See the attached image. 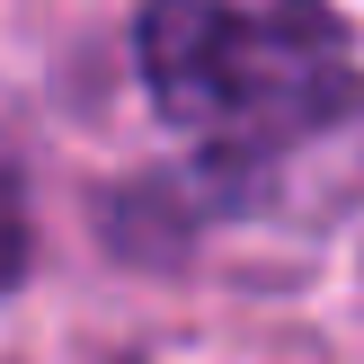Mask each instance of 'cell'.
I'll return each instance as SVG.
<instances>
[{"instance_id":"1","label":"cell","mask_w":364,"mask_h":364,"mask_svg":"<svg viewBox=\"0 0 364 364\" xmlns=\"http://www.w3.org/2000/svg\"><path fill=\"white\" fill-rule=\"evenodd\" d=\"M142 80L196 151L267 160L347 107L355 45L329 0H151Z\"/></svg>"},{"instance_id":"2","label":"cell","mask_w":364,"mask_h":364,"mask_svg":"<svg viewBox=\"0 0 364 364\" xmlns=\"http://www.w3.org/2000/svg\"><path fill=\"white\" fill-rule=\"evenodd\" d=\"M18 267H27V213H18V187L0 178V284H18Z\"/></svg>"}]
</instances>
